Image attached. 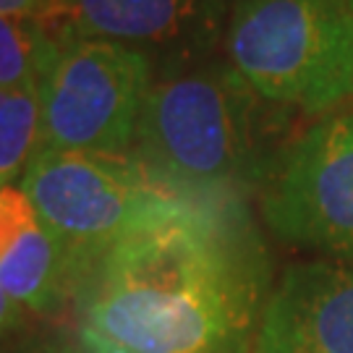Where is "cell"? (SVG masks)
I'll use <instances>...</instances> for the list:
<instances>
[{
  "instance_id": "obj_1",
  "label": "cell",
  "mask_w": 353,
  "mask_h": 353,
  "mask_svg": "<svg viewBox=\"0 0 353 353\" xmlns=\"http://www.w3.org/2000/svg\"><path fill=\"white\" fill-rule=\"evenodd\" d=\"M267 299L265 246L241 196L176 189L79 267L71 293L81 327L137 353H252Z\"/></svg>"
},
{
  "instance_id": "obj_2",
  "label": "cell",
  "mask_w": 353,
  "mask_h": 353,
  "mask_svg": "<svg viewBox=\"0 0 353 353\" xmlns=\"http://www.w3.org/2000/svg\"><path fill=\"white\" fill-rule=\"evenodd\" d=\"M283 118L230 63L191 65L152 84L134 157L176 191L241 196L283 150L272 147Z\"/></svg>"
},
{
  "instance_id": "obj_3",
  "label": "cell",
  "mask_w": 353,
  "mask_h": 353,
  "mask_svg": "<svg viewBox=\"0 0 353 353\" xmlns=\"http://www.w3.org/2000/svg\"><path fill=\"white\" fill-rule=\"evenodd\" d=\"M225 52L270 105L319 115L353 100L348 0H236Z\"/></svg>"
},
{
  "instance_id": "obj_4",
  "label": "cell",
  "mask_w": 353,
  "mask_h": 353,
  "mask_svg": "<svg viewBox=\"0 0 353 353\" xmlns=\"http://www.w3.org/2000/svg\"><path fill=\"white\" fill-rule=\"evenodd\" d=\"M147 52L108 39H61L39 81V150L126 154L154 84Z\"/></svg>"
},
{
  "instance_id": "obj_5",
  "label": "cell",
  "mask_w": 353,
  "mask_h": 353,
  "mask_svg": "<svg viewBox=\"0 0 353 353\" xmlns=\"http://www.w3.org/2000/svg\"><path fill=\"white\" fill-rule=\"evenodd\" d=\"M39 220L76 256V270L160 210L168 189L134 154L39 150L21 186Z\"/></svg>"
},
{
  "instance_id": "obj_6",
  "label": "cell",
  "mask_w": 353,
  "mask_h": 353,
  "mask_svg": "<svg viewBox=\"0 0 353 353\" xmlns=\"http://www.w3.org/2000/svg\"><path fill=\"white\" fill-rule=\"evenodd\" d=\"M259 207L283 241L353 262V113L290 139L259 183Z\"/></svg>"
},
{
  "instance_id": "obj_7",
  "label": "cell",
  "mask_w": 353,
  "mask_h": 353,
  "mask_svg": "<svg viewBox=\"0 0 353 353\" xmlns=\"http://www.w3.org/2000/svg\"><path fill=\"white\" fill-rule=\"evenodd\" d=\"M228 0H55L42 19L55 42L108 39L147 52L165 76L204 61L225 39Z\"/></svg>"
},
{
  "instance_id": "obj_8",
  "label": "cell",
  "mask_w": 353,
  "mask_h": 353,
  "mask_svg": "<svg viewBox=\"0 0 353 353\" xmlns=\"http://www.w3.org/2000/svg\"><path fill=\"white\" fill-rule=\"evenodd\" d=\"M252 353H353V262L290 265L270 290Z\"/></svg>"
},
{
  "instance_id": "obj_9",
  "label": "cell",
  "mask_w": 353,
  "mask_h": 353,
  "mask_svg": "<svg viewBox=\"0 0 353 353\" xmlns=\"http://www.w3.org/2000/svg\"><path fill=\"white\" fill-rule=\"evenodd\" d=\"M71 249L39 220L21 189L0 186V288L29 312H58L74 293Z\"/></svg>"
},
{
  "instance_id": "obj_10",
  "label": "cell",
  "mask_w": 353,
  "mask_h": 353,
  "mask_svg": "<svg viewBox=\"0 0 353 353\" xmlns=\"http://www.w3.org/2000/svg\"><path fill=\"white\" fill-rule=\"evenodd\" d=\"M55 48L39 19L0 13V89H39Z\"/></svg>"
},
{
  "instance_id": "obj_11",
  "label": "cell",
  "mask_w": 353,
  "mask_h": 353,
  "mask_svg": "<svg viewBox=\"0 0 353 353\" xmlns=\"http://www.w3.org/2000/svg\"><path fill=\"white\" fill-rule=\"evenodd\" d=\"M42 147L39 89H0V186L24 176Z\"/></svg>"
},
{
  "instance_id": "obj_12",
  "label": "cell",
  "mask_w": 353,
  "mask_h": 353,
  "mask_svg": "<svg viewBox=\"0 0 353 353\" xmlns=\"http://www.w3.org/2000/svg\"><path fill=\"white\" fill-rule=\"evenodd\" d=\"M11 353H84L76 330H52L19 343Z\"/></svg>"
},
{
  "instance_id": "obj_13",
  "label": "cell",
  "mask_w": 353,
  "mask_h": 353,
  "mask_svg": "<svg viewBox=\"0 0 353 353\" xmlns=\"http://www.w3.org/2000/svg\"><path fill=\"white\" fill-rule=\"evenodd\" d=\"M21 325H24V306L13 301L11 296L0 288V341L13 335Z\"/></svg>"
},
{
  "instance_id": "obj_14",
  "label": "cell",
  "mask_w": 353,
  "mask_h": 353,
  "mask_svg": "<svg viewBox=\"0 0 353 353\" xmlns=\"http://www.w3.org/2000/svg\"><path fill=\"white\" fill-rule=\"evenodd\" d=\"M76 332H79V341H81L84 353H137L131 351V348H126V345H121V343L108 341L105 335L94 332V330L81 327V325L76 327Z\"/></svg>"
},
{
  "instance_id": "obj_15",
  "label": "cell",
  "mask_w": 353,
  "mask_h": 353,
  "mask_svg": "<svg viewBox=\"0 0 353 353\" xmlns=\"http://www.w3.org/2000/svg\"><path fill=\"white\" fill-rule=\"evenodd\" d=\"M50 3L48 0H0V13L8 16H24V19H45L50 13Z\"/></svg>"
},
{
  "instance_id": "obj_16",
  "label": "cell",
  "mask_w": 353,
  "mask_h": 353,
  "mask_svg": "<svg viewBox=\"0 0 353 353\" xmlns=\"http://www.w3.org/2000/svg\"><path fill=\"white\" fill-rule=\"evenodd\" d=\"M48 3H50V6H52V3H55V0H48Z\"/></svg>"
},
{
  "instance_id": "obj_17",
  "label": "cell",
  "mask_w": 353,
  "mask_h": 353,
  "mask_svg": "<svg viewBox=\"0 0 353 353\" xmlns=\"http://www.w3.org/2000/svg\"><path fill=\"white\" fill-rule=\"evenodd\" d=\"M348 3H351V6H353V0H348Z\"/></svg>"
}]
</instances>
